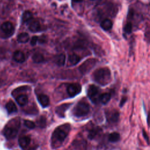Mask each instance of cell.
<instances>
[{"label": "cell", "instance_id": "cell-1", "mask_svg": "<svg viewBox=\"0 0 150 150\" xmlns=\"http://www.w3.org/2000/svg\"><path fill=\"white\" fill-rule=\"evenodd\" d=\"M70 131V126L69 124H63L56 128L53 131L51 137V145L53 148L59 147Z\"/></svg>", "mask_w": 150, "mask_h": 150}, {"label": "cell", "instance_id": "cell-2", "mask_svg": "<svg viewBox=\"0 0 150 150\" xmlns=\"http://www.w3.org/2000/svg\"><path fill=\"white\" fill-rule=\"evenodd\" d=\"M19 127V118L16 117L10 120L3 129L4 135L8 139H11L14 138L18 132Z\"/></svg>", "mask_w": 150, "mask_h": 150}, {"label": "cell", "instance_id": "cell-3", "mask_svg": "<svg viewBox=\"0 0 150 150\" xmlns=\"http://www.w3.org/2000/svg\"><path fill=\"white\" fill-rule=\"evenodd\" d=\"M93 76L94 81L102 86L107 84L111 80V72L107 67H101L96 70Z\"/></svg>", "mask_w": 150, "mask_h": 150}, {"label": "cell", "instance_id": "cell-4", "mask_svg": "<svg viewBox=\"0 0 150 150\" xmlns=\"http://www.w3.org/2000/svg\"><path fill=\"white\" fill-rule=\"evenodd\" d=\"M90 111V105L85 101H80L74 107L73 113L77 117H84L88 114Z\"/></svg>", "mask_w": 150, "mask_h": 150}, {"label": "cell", "instance_id": "cell-5", "mask_svg": "<svg viewBox=\"0 0 150 150\" xmlns=\"http://www.w3.org/2000/svg\"><path fill=\"white\" fill-rule=\"evenodd\" d=\"M97 60L93 58L87 59L83 62L79 67V70L82 74H86L90 71L96 65Z\"/></svg>", "mask_w": 150, "mask_h": 150}, {"label": "cell", "instance_id": "cell-6", "mask_svg": "<svg viewBox=\"0 0 150 150\" xmlns=\"http://www.w3.org/2000/svg\"><path fill=\"white\" fill-rule=\"evenodd\" d=\"M87 95L93 103H97L99 100L100 97L99 90L98 87L94 85H90L88 88Z\"/></svg>", "mask_w": 150, "mask_h": 150}, {"label": "cell", "instance_id": "cell-7", "mask_svg": "<svg viewBox=\"0 0 150 150\" xmlns=\"http://www.w3.org/2000/svg\"><path fill=\"white\" fill-rule=\"evenodd\" d=\"M1 30L5 34L6 37H9L13 35L14 32V28L11 22H5L1 25Z\"/></svg>", "mask_w": 150, "mask_h": 150}, {"label": "cell", "instance_id": "cell-8", "mask_svg": "<svg viewBox=\"0 0 150 150\" xmlns=\"http://www.w3.org/2000/svg\"><path fill=\"white\" fill-rule=\"evenodd\" d=\"M81 87L78 83H73L70 84L67 88V92L69 96L74 97L81 92Z\"/></svg>", "mask_w": 150, "mask_h": 150}, {"label": "cell", "instance_id": "cell-9", "mask_svg": "<svg viewBox=\"0 0 150 150\" xmlns=\"http://www.w3.org/2000/svg\"><path fill=\"white\" fill-rule=\"evenodd\" d=\"M105 115L107 121L110 122H116L119 119V112L114 109L107 111Z\"/></svg>", "mask_w": 150, "mask_h": 150}, {"label": "cell", "instance_id": "cell-10", "mask_svg": "<svg viewBox=\"0 0 150 150\" xmlns=\"http://www.w3.org/2000/svg\"><path fill=\"white\" fill-rule=\"evenodd\" d=\"M71 104L65 103L57 107L56 108V113L60 117H64L66 111L69 108Z\"/></svg>", "mask_w": 150, "mask_h": 150}, {"label": "cell", "instance_id": "cell-11", "mask_svg": "<svg viewBox=\"0 0 150 150\" xmlns=\"http://www.w3.org/2000/svg\"><path fill=\"white\" fill-rule=\"evenodd\" d=\"M30 141H31V139L29 137L23 136L19 139V144L22 149H25L29 145Z\"/></svg>", "mask_w": 150, "mask_h": 150}, {"label": "cell", "instance_id": "cell-12", "mask_svg": "<svg viewBox=\"0 0 150 150\" xmlns=\"http://www.w3.org/2000/svg\"><path fill=\"white\" fill-rule=\"evenodd\" d=\"M13 59L18 63H23L25 60V56L22 52L16 50L13 53Z\"/></svg>", "mask_w": 150, "mask_h": 150}, {"label": "cell", "instance_id": "cell-13", "mask_svg": "<svg viewBox=\"0 0 150 150\" xmlns=\"http://www.w3.org/2000/svg\"><path fill=\"white\" fill-rule=\"evenodd\" d=\"M38 100L43 107H46L49 104V97L45 94H40L38 96Z\"/></svg>", "mask_w": 150, "mask_h": 150}, {"label": "cell", "instance_id": "cell-14", "mask_svg": "<svg viewBox=\"0 0 150 150\" xmlns=\"http://www.w3.org/2000/svg\"><path fill=\"white\" fill-rule=\"evenodd\" d=\"M66 57L64 54L61 53L58 55H56L54 57V63L58 65L59 66H62L65 63Z\"/></svg>", "mask_w": 150, "mask_h": 150}, {"label": "cell", "instance_id": "cell-15", "mask_svg": "<svg viewBox=\"0 0 150 150\" xmlns=\"http://www.w3.org/2000/svg\"><path fill=\"white\" fill-rule=\"evenodd\" d=\"M16 101L19 105L23 106L28 103V97L25 94H20L16 97Z\"/></svg>", "mask_w": 150, "mask_h": 150}, {"label": "cell", "instance_id": "cell-16", "mask_svg": "<svg viewBox=\"0 0 150 150\" xmlns=\"http://www.w3.org/2000/svg\"><path fill=\"white\" fill-rule=\"evenodd\" d=\"M29 29L32 32H37L40 30V25L39 21H33L29 25Z\"/></svg>", "mask_w": 150, "mask_h": 150}, {"label": "cell", "instance_id": "cell-17", "mask_svg": "<svg viewBox=\"0 0 150 150\" xmlns=\"http://www.w3.org/2000/svg\"><path fill=\"white\" fill-rule=\"evenodd\" d=\"M80 60V57L76 54H71L69 55L68 62L70 66H74L77 64Z\"/></svg>", "mask_w": 150, "mask_h": 150}, {"label": "cell", "instance_id": "cell-18", "mask_svg": "<svg viewBox=\"0 0 150 150\" xmlns=\"http://www.w3.org/2000/svg\"><path fill=\"white\" fill-rule=\"evenodd\" d=\"M101 129L98 127H96L92 128L91 130L89 131L88 137L90 139H93L95 138L96 137H97L100 133L101 132Z\"/></svg>", "mask_w": 150, "mask_h": 150}, {"label": "cell", "instance_id": "cell-19", "mask_svg": "<svg viewBox=\"0 0 150 150\" xmlns=\"http://www.w3.org/2000/svg\"><path fill=\"white\" fill-rule=\"evenodd\" d=\"M6 109L7 111L8 112V113H9V114L16 112L18 110L15 104L12 101H9L6 103Z\"/></svg>", "mask_w": 150, "mask_h": 150}, {"label": "cell", "instance_id": "cell-20", "mask_svg": "<svg viewBox=\"0 0 150 150\" xmlns=\"http://www.w3.org/2000/svg\"><path fill=\"white\" fill-rule=\"evenodd\" d=\"M101 27L105 30H108L111 29L112 23L111 20L108 19H105L101 22Z\"/></svg>", "mask_w": 150, "mask_h": 150}, {"label": "cell", "instance_id": "cell-21", "mask_svg": "<svg viewBox=\"0 0 150 150\" xmlns=\"http://www.w3.org/2000/svg\"><path fill=\"white\" fill-rule=\"evenodd\" d=\"M17 40L19 43H25L28 42V40H29V36L27 33L23 32L19 34L17 38Z\"/></svg>", "mask_w": 150, "mask_h": 150}, {"label": "cell", "instance_id": "cell-22", "mask_svg": "<svg viewBox=\"0 0 150 150\" xmlns=\"http://www.w3.org/2000/svg\"><path fill=\"white\" fill-rule=\"evenodd\" d=\"M32 60L36 63H40L44 61V57L40 53H35L32 56Z\"/></svg>", "mask_w": 150, "mask_h": 150}, {"label": "cell", "instance_id": "cell-23", "mask_svg": "<svg viewBox=\"0 0 150 150\" xmlns=\"http://www.w3.org/2000/svg\"><path fill=\"white\" fill-rule=\"evenodd\" d=\"M111 98V95L110 93H103L101 95H100L99 97V100L100 102L103 104H107L110 100Z\"/></svg>", "mask_w": 150, "mask_h": 150}, {"label": "cell", "instance_id": "cell-24", "mask_svg": "<svg viewBox=\"0 0 150 150\" xmlns=\"http://www.w3.org/2000/svg\"><path fill=\"white\" fill-rule=\"evenodd\" d=\"M33 18V15L29 11H26L23 12L22 17V21L23 22H28Z\"/></svg>", "mask_w": 150, "mask_h": 150}, {"label": "cell", "instance_id": "cell-25", "mask_svg": "<svg viewBox=\"0 0 150 150\" xmlns=\"http://www.w3.org/2000/svg\"><path fill=\"white\" fill-rule=\"evenodd\" d=\"M120 138V135L118 132H112L110 134L108 137V139L110 142H115L119 141Z\"/></svg>", "mask_w": 150, "mask_h": 150}, {"label": "cell", "instance_id": "cell-26", "mask_svg": "<svg viewBox=\"0 0 150 150\" xmlns=\"http://www.w3.org/2000/svg\"><path fill=\"white\" fill-rule=\"evenodd\" d=\"M38 125L40 128H44L46 125V120L44 116H40L36 121Z\"/></svg>", "mask_w": 150, "mask_h": 150}, {"label": "cell", "instance_id": "cell-27", "mask_svg": "<svg viewBox=\"0 0 150 150\" xmlns=\"http://www.w3.org/2000/svg\"><path fill=\"white\" fill-rule=\"evenodd\" d=\"M24 124L26 127H28L29 129H33L35 127V124L33 121L30 120H25Z\"/></svg>", "mask_w": 150, "mask_h": 150}, {"label": "cell", "instance_id": "cell-28", "mask_svg": "<svg viewBox=\"0 0 150 150\" xmlns=\"http://www.w3.org/2000/svg\"><path fill=\"white\" fill-rule=\"evenodd\" d=\"M124 31L126 33H131L132 31V25L131 23H127L124 27Z\"/></svg>", "mask_w": 150, "mask_h": 150}, {"label": "cell", "instance_id": "cell-29", "mask_svg": "<svg viewBox=\"0 0 150 150\" xmlns=\"http://www.w3.org/2000/svg\"><path fill=\"white\" fill-rule=\"evenodd\" d=\"M39 40V38L38 36H33L30 40V44L32 45H35L38 41Z\"/></svg>", "mask_w": 150, "mask_h": 150}, {"label": "cell", "instance_id": "cell-30", "mask_svg": "<svg viewBox=\"0 0 150 150\" xmlns=\"http://www.w3.org/2000/svg\"><path fill=\"white\" fill-rule=\"evenodd\" d=\"M142 133H143V135H144V138H145V140L146 141L147 143H148V144H149V137H148V135H147L146 132L144 131V129H143V131H142Z\"/></svg>", "mask_w": 150, "mask_h": 150}, {"label": "cell", "instance_id": "cell-31", "mask_svg": "<svg viewBox=\"0 0 150 150\" xmlns=\"http://www.w3.org/2000/svg\"><path fill=\"white\" fill-rule=\"evenodd\" d=\"M127 101V98L126 97H123L121 100V102H120V106H122L124 105V104L125 103V101Z\"/></svg>", "mask_w": 150, "mask_h": 150}, {"label": "cell", "instance_id": "cell-32", "mask_svg": "<svg viewBox=\"0 0 150 150\" xmlns=\"http://www.w3.org/2000/svg\"><path fill=\"white\" fill-rule=\"evenodd\" d=\"M72 1L74 2H81L83 0H72Z\"/></svg>", "mask_w": 150, "mask_h": 150}]
</instances>
